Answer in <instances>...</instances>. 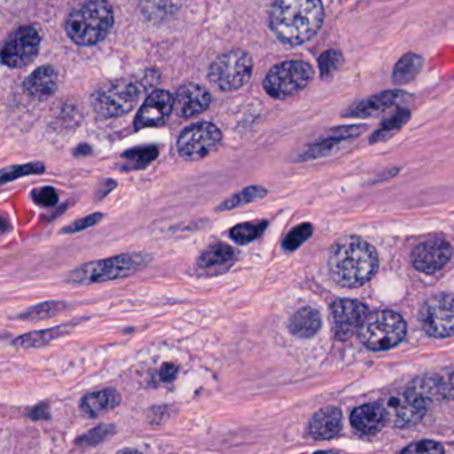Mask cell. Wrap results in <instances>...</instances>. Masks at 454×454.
<instances>
[{
  "mask_svg": "<svg viewBox=\"0 0 454 454\" xmlns=\"http://www.w3.org/2000/svg\"><path fill=\"white\" fill-rule=\"evenodd\" d=\"M341 430V411L334 406L321 409L310 419L308 433L315 440H329Z\"/></svg>",
  "mask_w": 454,
  "mask_h": 454,
  "instance_id": "obj_20",
  "label": "cell"
},
{
  "mask_svg": "<svg viewBox=\"0 0 454 454\" xmlns=\"http://www.w3.org/2000/svg\"><path fill=\"white\" fill-rule=\"evenodd\" d=\"M313 68L302 60H288L275 66L264 79V90L275 99L294 97L312 82Z\"/></svg>",
  "mask_w": 454,
  "mask_h": 454,
  "instance_id": "obj_6",
  "label": "cell"
},
{
  "mask_svg": "<svg viewBox=\"0 0 454 454\" xmlns=\"http://www.w3.org/2000/svg\"><path fill=\"white\" fill-rule=\"evenodd\" d=\"M254 71V62L247 52L233 50L220 55L208 71V79L222 91H235L248 83Z\"/></svg>",
  "mask_w": 454,
  "mask_h": 454,
  "instance_id": "obj_8",
  "label": "cell"
},
{
  "mask_svg": "<svg viewBox=\"0 0 454 454\" xmlns=\"http://www.w3.org/2000/svg\"><path fill=\"white\" fill-rule=\"evenodd\" d=\"M139 95V89L131 82H108L92 94L91 105L102 118H121L137 106Z\"/></svg>",
  "mask_w": 454,
  "mask_h": 454,
  "instance_id": "obj_7",
  "label": "cell"
},
{
  "mask_svg": "<svg viewBox=\"0 0 454 454\" xmlns=\"http://www.w3.org/2000/svg\"><path fill=\"white\" fill-rule=\"evenodd\" d=\"M267 225L268 223L264 222V220L262 222L241 223V224L231 228L230 238L235 243L246 246V244H251L252 241L259 239L264 233Z\"/></svg>",
  "mask_w": 454,
  "mask_h": 454,
  "instance_id": "obj_29",
  "label": "cell"
},
{
  "mask_svg": "<svg viewBox=\"0 0 454 454\" xmlns=\"http://www.w3.org/2000/svg\"><path fill=\"white\" fill-rule=\"evenodd\" d=\"M175 108V98L164 90L153 92L143 103L137 114L135 127L137 129L158 127L166 123Z\"/></svg>",
  "mask_w": 454,
  "mask_h": 454,
  "instance_id": "obj_15",
  "label": "cell"
},
{
  "mask_svg": "<svg viewBox=\"0 0 454 454\" xmlns=\"http://www.w3.org/2000/svg\"><path fill=\"white\" fill-rule=\"evenodd\" d=\"M342 66V57L336 50L324 52L318 59V67L323 79H331Z\"/></svg>",
  "mask_w": 454,
  "mask_h": 454,
  "instance_id": "obj_33",
  "label": "cell"
},
{
  "mask_svg": "<svg viewBox=\"0 0 454 454\" xmlns=\"http://www.w3.org/2000/svg\"><path fill=\"white\" fill-rule=\"evenodd\" d=\"M419 321L424 331L432 337L442 339L454 336L453 294L430 297L419 312Z\"/></svg>",
  "mask_w": 454,
  "mask_h": 454,
  "instance_id": "obj_11",
  "label": "cell"
},
{
  "mask_svg": "<svg viewBox=\"0 0 454 454\" xmlns=\"http://www.w3.org/2000/svg\"><path fill=\"white\" fill-rule=\"evenodd\" d=\"M321 328L320 313L315 308L305 307L297 310L289 321V329L300 339L315 336Z\"/></svg>",
  "mask_w": 454,
  "mask_h": 454,
  "instance_id": "obj_23",
  "label": "cell"
},
{
  "mask_svg": "<svg viewBox=\"0 0 454 454\" xmlns=\"http://www.w3.org/2000/svg\"><path fill=\"white\" fill-rule=\"evenodd\" d=\"M103 215L100 212L97 214L90 215V216L82 217V219L76 220L73 224L67 225L63 228L62 233L70 235V233L82 232V231L89 230V228L94 227L98 223L102 220Z\"/></svg>",
  "mask_w": 454,
  "mask_h": 454,
  "instance_id": "obj_36",
  "label": "cell"
},
{
  "mask_svg": "<svg viewBox=\"0 0 454 454\" xmlns=\"http://www.w3.org/2000/svg\"><path fill=\"white\" fill-rule=\"evenodd\" d=\"M368 309L363 302L355 300H337L331 308V321L337 340H348L360 331Z\"/></svg>",
  "mask_w": 454,
  "mask_h": 454,
  "instance_id": "obj_13",
  "label": "cell"
},
{
  "mask_svg": "<svg viewBox=\"0 0 454 454\" xmlns=\"http://www.w3.org/2000/svg\"><path fill=\"white\" fill-rule=\"evenodd\" d=\"M33 413H31V417L35 419H49V409H47V405H42L36 406L35 409H34Z\"/></svg>",
  "mask_w": 454,
  "mask_h": 454,
  "instance_id": "obj_40",
  "label": "cell"
},
{
  "mask_svg": "<svg viewBox=\"0 0 454 454\" xmlns=\"http://www.w3.org/2000/svg\"><path fill=\"white\" fill-rule=\"evenodd\" d=\"M324 22L321 0H276L270 15V30L286 46H301Z\"/></svg>",
  "mask_w": 454,
  "mask_h": 454,
  "instance_id": "obj_1",
  "label": "cell"
},
{
  "mask_svg": "<svg viewBox=\"0 0 454 454\" xmlns=\"http://www.w3.org/2000/svg\"><path fill=\"white\" fill-rule=\"evenodd\" d=\"M41 47V34L33 26L18 28L12 34L4 49L2 63L10 68H22L35 60Z\"/></svg>",
  "mask_w": 454,
  "mask_h": 454,
  "instance_id": "obj_12",
  "label": "cell"
},
{
  "mask_svg": "<svg viewBox=\"0 0 454 454\" xmlns=\"http://www.w3.org/2000/svg\"><path fill=\"white\" fill-rule=\"evenodd\" d=\"M312 225L307 224H300L297 227H294L291 232L286 235V238L284 239L283 247L286 251H294V249L299 248L302 243L308 240L312 235Z\"/></svg>",
  "mask_w": 454,
  "mask_h": 454,
  "instance_id": "obj_34",
  "label": "cell"
},
{
  "mask_svg": "<svg viewBox=\"0 0 454 454\" xmlns=\"http://www.w3.org/2000/svg\"><path fill=\"white\" fill-rule=\"evenodd\" d=\"M26 92L35 99H47L55 94L58 89V73L51 66H43L34 71L26 79Z\"/></svg>",
  "mask_w": 454,
  "mask_h": 454,
  "instance_id": "obj_22",
  "label": "cell"
},
{
  "mask_svg": "<svg viewBox=\"0 0 454 454\" xmlns=\"http://www.w3.org/2000/svg\"><path fill=\"white\" fill-rule=\"evenodd\" d=\"M443 448L440 443L433 441H419L403 449V453H442Z\"/></svg>",
  "mask_w": 454,
  "mask_h": 454,
  "instance_id": "obj_38",
  "label": "cell"
},
{
  "mask_svg": "<svg viewBox=\"0 0 454 454\" xmlns=\"http://www.w3.org/2000/svg\"><path fill=\"white\" fill-rule=\"evenodd\" d=\"M177 373H179V366L175 365L174 363H166L161 365L159 377L163 382H171L176 379Z\"/></svg>",
  "mask_w": 454,
  "mask_h": 454,
  "instance_id": "obj_39",
  "label": "cell"
},
{
  "mask_svg": "<svg viewBox=\"0 0 454 454\" xmlns=\"http://www.w3.org/2000/svg\"><path fill=\"white\" fill-rule=\"evenodd\" d=\"M379 268V257L371 244L358 238L337 241L329 254V270L340 286L347 288L363 286Z\"/></svg>",
  "mask_w": 454,
  "mask_h": 454,
  "instance_id": "obj_2",
  "label": "cell"
},
{
  "mask_svg": "<svg viewBox=\"0 0 454 454\" xmlns=\"http://www.w3.org/2000/svg\"><path fill=\"white\" fill-rule=\"evenodd\" d=\"M408 95L400 90H390V91L380 92L368 99L361 100L356 105L350 106L347 111L342 113L345 118L368 119L381 115L389 108L395 107L398 103L403 102Z\"/></svg>",
  "mask_w": 454,
  "mask_h": 454,
  "instance_id": "obj_17",
  "label": "cell"
},
{
  "mask_svg": "<svg viewBox=\"0 0 454 454\" xmlns=\"http://www.w3.org/2000/svg\"><path fill=\"white\" fill-rule=\"evenodd\" d=\"M268 195V191L260 185H251V187L244 188L239 191L235 195L228 198L227 200L223 201L217 207V212L232 211V209L240 208V207L248 206V204L254 203V201L262 200V198Z\"/></svg>",
  "mask_w": 454,
  "mask_h": 454,
  "instance_id": "obj_27",
  "label": "cell"
},
{
  "mask_svg": "<svg viewBox=\"0 0 454 454\" xmlns=\"http://www.w3.org/2000/svg\"><path fill=\"white\" fill-rule=\"evenodd\" d=\"M235 248L225 243H215L196 259L193 272L198 278H212L225 275L238 262Z\"/></svg>",
  "mask_w": 454,
  "mask_h": 454,
  "instance_id": "obj_14",
  "label": "cell"
},
{
  "mask_svg": "<svg viewBox=\"0 0 454 454\" xmlns=\"http://www.w3.org/2000/svg\"><path fill=\"white\" fill-rule=\"evenodd\" d=\"M114 26V10L106 0H90L71 12L66 31L79 46H95L110 34Z\"/></svg>",
  "mask_w": 454,
  "mask_h": 454,
  "instance_id": "obj_3",
  "label": "cell"
},
{
  "mask_svg": "<svg viewBox=\"0 0 454 454\" xmlns=\"http://www.w3.org/2000/svg\"><path fill=\"white\" fill-rule=\"evenodd\" d=\"M350 422H352L355 429H357L358 432L365 433V434L379 432L384 427L385 422H387L384 406L379 403L361 405L360 408L353 411L352 416H350Z\"/></svg>",
  "mask_w": 454,
  "mask_h": 454,
  "instance_id": "obj_21",
  "label": "cell"
},
{
  "mask_svg": "<svg viewBox=\"0 0 454 454\" xmlns=\"http://www.w3.org/2000/svg\"><path fill=\"white\" fill-rule=\"evenodd\" d=\"M114 432H115V427H113V425H99V427H94L86 434L79 437L76 443L83 446H97L110 438Z\"/></svg>",
  "mask_w": 454,
  "mask_h": 454,
  "instance_id": "obj_35",
  "label": "cell"
},
{
  "mask_svg": "<svg viewBox=\"0 0 454 454\" xmlns=\"http://www.w3.org/2000/svg\"><path fill=\"white\" fill-rule=\"evenodd\" d=\"M67 309V304L62 301H46L30 308L20 315V318L26 321H42L55 317L59 313Z\"/></svg>",
  "mask_w": 454,
  "mask_h": 454,
  "instance_id": "obj_30",
  "label": "cell"
},
{
  "mask_svg": "<svg viewBox=\"0 0 454 454\" xmlns=\"http://www.w3.org/2000/svg\"><path fill=\"white\" fill-rule=\"evenodd\" d=\"M74 324V323H73ZM73 324H65V325L54 326V328L43 329V331L30 332V333L22 334L17 337L12 344L17 348L30 349V348L46 347L54 340L67 334L73 328Z\"/></svg>",
  "mask_w": 454,
  "mask_h": 454,
  "instance_id": "obj_24",
  "label": "cell"
},
{
  "mask_svg": "<svg viewBox=\"0 0 454 454\" xmlns=\"http://www.w3.org/2000/svg\"><path fill=\"white\" fill-rule=\"evenodd\" d=\"M121 403V395L114 387L87 393L81 400V411L87 419H98L108 411L118 408Z\"/></svg>",
  "mask_w": 454,
  "mask_h": 454,
  "instance_id": "obj_19",
  "label": "cell"
},
{
  "mask_svg": "<svg viewBox=\"0 0 454 454\" xmlns=\"http://www.w3.org/2000/svg\"><path fill=\"white\" fill-rule=\"evenodd\" d=\"M223 135L215 124L199 121L187 127L177 139V153L184 160L206 158L222 145Z\"/></svg>",
  "mask_w": 454,
  "mask_h": 454,
  "instance_id": "obj_9",
  "label": "cell"
},
{
  "mask_svg": "<svg viewBox=\"0 0 454 454\" xmlns=\"http://www.w3.org/2000/svg\"><path fill=\"white\" fill-rule=\"evenodd\" d=\"M148 262L150 257L145 254H123L98 262H86L70 273L68 283L84 286L119 280L143 270Z\"/></svg>",
  "mask_w": 454,
  "mask_h": 454,
  "instance_id": "obj_4",
  "label": "cell"
},
{
  "mask_svg": "<svg viewBox=\"0 0 454 454\" xmlns=\"http://www.w3.org/2000/svg\"><path fill=\"white\" fill-rule=\"evenodd\" d=\"M427 401L413 387L393 393L382 403L387 422L395 427H409L421 421Z\"/></svg>",
  "mask_w": 454,
  "mask_h": 454,
  "instance_id": "obj_10",
  "label": "cell"
},
{
  "mask_svg": "<svg viewBox=\"0 0 454 454\" xmlns=\"http://www.w3.org/2000/svg\"><path fill=\"white\" fill-rule=\"evenodd\" d=\"M360 340L372 350H387L403 341L406 324L398 313L381 310L368 316L360 328Z\"/></svg>",
  "mask_w": 454,
  "mask_h": 454,
  "instance_id": "obj_5",
  "label": "cell"
},
{
  "mask_svg": "<svg viewBox=\"0 0 454 454\" xmlns=\"http://www.w3.org/2000/svg\"><path fill=\"white\" fill-rule=\"evenodd\" d=\"M211 105V94L204 87L188 83L177 90L175 97V110L183 118H192L204 113Z\"/></svg>",
  "mask_w": 454,
  "mask_h": 454,
  "instance_id": "obj_18",
  "label": "cell"
},
{
  "mask_svg": "<svg viewBox=\"0 0 454 454\" xmlns=\"http://www.w3.org/2000/svg\"><path fill=\"white\" fill-rule=\"evenodd\" d=\"M33 199L38 206L44 207V208H51V207L57 206L58 196L57 191L52 187H42L38 190L34 191Z\"/></svg>",
  "mask_w": 454,
  "mask_h": 454,
  "instance_id": "obj_37",
  "label": "cell"
},
{
  "mask_svg": "<svg viewBox=\"0 0 454 454\" xmlns=\"http://www.w3.org/2000/svg\"><path fill=\"white\" fill-rule=\"evenodd\" d=\"M451 247L443 240H429L416 247L411 262L419 272L434 273L450 260Z\"/></svg>",
  "mask_w": 454,
  "mask_h": 454,
  "instance_id": "obj_16",
  "label": "cell"
},
{
  "mask_svg": "<svg viewBox=\"0 0 454 454\" xmlns=\"http://www.w3.org/2000/svg\"><path fill=\"white\" fill-rule=\"evenodd\" d=\"M409 119H411V111L406 110V108H401L397 113L393 114V115L390 116L387 121H385L384 123L381 124V127L372 135L371 145L385 142V140L395 137V135L408 123Z\"/></svg>",
  "mask_w": 454,
  "mask_h": 454,
  "instance_id": "obj_28",
  "label": "cell"
},
{
  "mask_svg": "<svg viewBox=\"0 0 454 454\" xmlns=\"http://www.w3.org/2000/svg\"><path fill=\"white\" fill-rule=\"evenodd\" d=\"M183 0H140V14L148 22H163L176 14Z\"/></svg>",
  "mask_w": 454,
  "mask_h": 454,
  "instance_id": "obj_25",
  "label": "cell"
},
{
  "mask_svg": "<svg viewBox=\"0 0 454 454\" xmlns=\"http://www.w3.org/2000/svg\"><path fill=\"white\" fill-rule=\"evenodd\" d=\"M158 156V148L145 147L129 151L123 155L127 160V169L145 168V166L155 160Z\"/></svg>",
  "mask_w": 454,
  "mask_h": 454,
  "instance_id": "obj_31",
  "label": "cell"
},
{
  "mask_svg": "<svg viewBox=\"0 0 454 454\" xmlns=\"http://www.w3.org/2000/svg\"><path fill=\"white\" fill-rule=\"evenodd\" d=\"M424 59L417 54H406L398 60L393 71V83L395 86H403L413 81L421 71Z\"/></svg>",
  "mask_w": 454,
  "mask_h": 454,
  "instance_id": "obj_26",
  "label": "cell"
},
{
  "mask_svg": "<svg viewBox=\"0 0 454 454\" xmlns=\"http://www.w3.org/2000/svg\"><path fill=\"white\" fill-rule=\"evenodd\" d=\"M44 166L42 163H28L23 166H12L4 168L2 171V183L12 182V180L20 179V177L28 176V175L43 174Z\"/></svg>",
  "mask_w": 454,
  "mask_h": 454,
  "instance_id": "obj_32",
  "label": "cell"
}]
</instances>
